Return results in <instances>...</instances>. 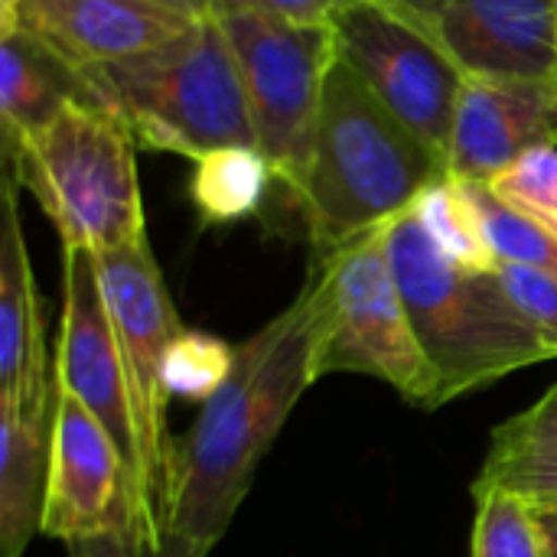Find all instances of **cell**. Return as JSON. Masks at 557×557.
<instances>
[{
  "mask_svg": "<svg viewBox=\"0 0 557 557\" xmlns=\"http://www.w3.org/2000/svg\"><path fill=\"white\" fill-rule=\"evenodd\" d=\"M313 375V300L307 284L294 304L235 346L222 388L176 441L170 525L212 552L245 503L255 473Z\"/></svg>",
  "mask_w": 557,
  "mask_h": 557,
  "instance_id": "6da1fadb",
  "label": "cell"
},
{
  "mask_svg": "<svg viewBox=\"0 0 557 557\" xmlns=\"http://www.w3.org/2000/svg\"><path fill=\"white\" fill-rule=\"evenodd\" d=\"M447 176L431 153L339 59L330 72L307 163L287 186L317 251L392 225Z\"/></svg>",
  "mask_w": 557,
  "mask_h": 557,
  "instance_id": "7a4b0ae2",
  "label": "cell"
},
{
  "mask_svg": "<svg viewBox=\"0 0 557 557\" xmlns=\"http://www.w3.org/2000/svg\"><path fill=\"white\" fill-rule=\"evenodd\" d=\"M388 258L414 336L434 372L431 408L499 382L516 369L557 359L516 310L496 271L476 274L450 261L431 242L414 209L388 225Z\"/></svg>",
  "mask_w": 557,
  "mask_h": 557,
  "instance_id": "3957f363",
  "label": "cell"
},
{
  "mask_svg": "<svg viewBox=\"0 0 557 557\" xmlns=\"http://www.w3.org/2000/svg\"><path fill=\"white\" fill-rule=\"evenodd\" d=\"M85 82L137 147L189 160L222 147H258L242 75L215 16L150 52L88 69Z\"/></svg>",
  "mask_w": 557,
  "mask_h": 557,
  "instance_id": "277c9868",
  "label": "cell"
},
{
  "mask_svg": "<svg viewBox=\"0 0 557 557\" xmlns=\"http://www.w3.org/2000/svg\"><path fill=\"white\" fill-rule=\"evenodd\" d=\"M3 170L33 193L62 248L101 255L147 235L137 180V140L98 101H69Z\"/></svg>",
  "mask_w": 557,
  "mask_h": 557,
  "instance_id": "5b68a950",
  "label": "cell"
},
{
  "mask_svg": "<svg viewBox=\"0 0 557 557\" xmlns=\"http://www.w3.org/2000/svg\"><path fill=\"white\" fill-rule=\"evenodd\" d=\"M101 297L108 304L124 385H127V408L134 428V460H131V509L134 529L144 548H157L166 525H170V503H173V460L176 441L170 437L166 408V356L173 343L186 333L170 290L163 284L160 264L153 248L144 238L91 255Z\"/></svg>",
  "mask_w": 557,
  "mask_h": 557,
  "instance_id": "8992f818",
  "label": "cell"
},
{
  "mask_svg": "<svg viewBox=\"0 0 557 557\" xmlns=\"http://www.w3.org/2000/svg\"><path fill=\"white\" fill-rule=\"evenodd\" d=\"M304 284L313 300L317 382L352 372L392 385L418 408L434 405V372L388 258V225L333 251H317Z\"/></svg>",
  "mask_w": 557,
  "mask_h": 557,
  "instance_id": "52a82bcc",
  "label": "cell"
},
{
  "mask_svg": "<svg viewBox=\"0 0 557 557\" xmlns=\"http://www.w3.org/2000/svg\"><path fill=\"white\" fill-rule=\"evenodd\" d=\"M235 55L258 150L290 186L313 140L326 82L339 62L333 26H290L261 13L212 10Z\"/></svg>",
  "mask_w": 557,
  "mask_h": 557,
  "instance_id": "ba28073f",
  "label": "cell"
},
{
  "mask_svg": "<svg viewBox=\"0 0 557 557\" xmlns=\"http://www.w3.org/2000/svg\"><path fill=\"white\" fill-rule=\"evenodd\" d=\"M333 29L339 59L444 163L463 72L398 10L352 0Z\"/></svg>",
  "mask_w": 557,
  "mask_h": 557,
  "instance_id": "9c48e42d",
  "label": "cell"
},
{
  "mask_svg": "<svg viewBox=\"0 0 557 557\" xmlns=\"http://www.w3.org/2000/svg\"><path fill=\"white\" fill-rule=\"evenodd\" d=\"M476 78H557V0H434L408 10Z\"/></svg>",
  "mask_w": 557,
  "mask_h": 557,
  "instance_id": "30bf717a",
  "label": "cell"
},
{
  "mask_svg": "<svg viewBox=\"0 0 557 557\" xmlns=\"http://www.w3.org/2000/svg\"><path fill=\"white\" fill-rule=\"evenodd\" d=\"M121 525H134L127 460L101 421L59 392L42 535L69 545Z\"/></svg>",
  "mask_w": 557,
  "mask_h": 557,
  "instance_id": "8fae6325",
  "label": "cell"
},
{
  "mask_svg": "<svg viewBox=\"0 0 557 557\" xmlns=\"http://www.w3.org/2000/svg\"><path fill=\"white\" fill-rule=\"evenodd\" d=\"M55 379L62 395L75 398L101 421L131 470L134 428L117 333L98 287L95 258L75 248H62V323L55 343Z\"/></svg>",
  "mask_w": 557,
  "mask_h": 557,
  "instance_id": "7c38bea8",
  "label": "cell"
},
{
  "mask_svg": "<svg viewBox=\"0 0 557 557\" xmlns=\"http://www.w3.org/2000/svg\"><path fill=\"white\" fill-rule=\"evenodd\" d=\"M557 144V78L463 75L444 170L463 183H490L535 147Z\"/></svg>",
  "mask_w": 557,
  "mask_h": 557,
  "instance_id": "4fadbf2b",
  "label": "cell"
},
{
  "mask_svg": "<svg viewBox=\"0 0 557 557\" xmlns=\"http://www.w3.org/2000/svg\"><path fill=\"white\" fill-rule=\"evenodd\" d=\"M196 20L147 0H20L16 26L75 72L150 52Z\"/></svg>",
  "mask_w": 557,
  "mask_h": 557,
  "instance_id": "5bb4252c",
  "label": "cell"
},
{
  "mask_svg": "<svg viewBox=\"0 0 557 557\" xmlns=\"http://www.w3.org/2000/svg\"><path fill=\"white\" fill-rule=\"evenodd\" d=\"M0 405H33L55 385L42 304L20 215V183L3 170L0 189Z\"/></svg>",
  "mask_w": 557,
  "mask_h": 557,
  "instance_id": "9a60e30c",
  "label": "cell"
},
{
  "mask_svg": "<svg viewBox=\"0 0 557 557\" xmlns=\"http://www.w3.org/2000/svg\"><path fill=\"white\" fill-rule=\"evenodd\" d=\"M55 385L33 405H0V555L23 557L42 532L52 434H55Z\"/></svg>",
  "mask_w": 557,
  "mask_h": 557,
  "instance_id": "2e32d148",
  "label": "cell"
},
{
  "mask_svg": "<svg viewBox=\"0 0 557 557\" xmlns=\"http://www.w3.org/2000/svg\"><path fill=\"white\" fill-rule=\"evenodd\" d=\"M69 101H95L82 72L69 69L23 29L0 33V153L10 160Z\"/></svg>",
  "mask_w": 557,
  "mask_h": 557,
  "instance_id": "e0dca14e",
  "label": "cell"
},
{
  "mask_svg": "<svg viewBox=\"0 0 557 557\" xmlns=\"http://www.w3.org/2000/svg\"><path fill=\"white\" fill-rule=\"evenodd\" d=\"M473 490H503L535 509L557 506V385L493 431Z\"/></svg>",
  "mask_w": 557,
  "mask_h": 557,
  "instance_id": "ac0fdd59",
  "label": "cell"
},
{
  "mask_svg": "<svg viewBox=\"0 0 557 557\" xmlns=\"http://www.w3.org/2000/svg\"><path fill=\"white\" fill-rule=\"evenodd\" d=\"M193 163L189 196L212 225L255 215L264 206L271 183H277L274 166L258 147H222Z\"/></svg>",
  "mask_w": 557,
  "mask_h": 557,
  "instance_id": "d6986e66",
  "label": "cell"
},
{
  "mask_svg": "<svg viewBox=\"0 0 557 557\" xmlns=\"http://www.w3.org/2000/svg\"><path fill=\"white\" fill-rule=\"evenodd\" d=\"M414 212L431 235V242L460 268L476 274H493L499 268L496 255L490 251V242L483 235V222L476 212V202L470 196V186L454 176H441L424 196L414 202Z\"/></svg>",
  "mask_w": 557,
  "mask_h": 557,
  "instance_id": "ffe728a7",
  "label": "cell"
},
{
  "mask_svg": "<svg viewBox=\"0 0 557 557\" xmlns=\"http://www.w3.org/2000/svg\"><path fill=\"white\" fill-rule=\"evenodd\" d=\"M470 196L476 202L483 235L490 242V251L499 264H522V268H542L557 274V235L539 225L535 219L522 215L509 202H503L486 183H467Z\"/></svg>",
  "mask_w": 557,
  "mask_h": 557,
  "instance_id": "44dd1931",
  "label": "cell"
},
{
  "mask_svg": "<svg viewBox=\"0 0 557 557\" xmlns=\"http://www.w3.org/2000/svg\"><path fill=\"white\" fill-rule=\"evenodd\" d=\"M473 557H548L539 509L503 490H473Z\"/></svg>",
  "mask_w": 557,
  "mask_h": 557,
  "instance_id": "7402d4cb",
  "label": "cell"
},
{
  "mask_svg": "<svg viewBox=\"0 0 557 557\" xmlns=\"http://www.w3.org/2000/svg\"><path fill=\"white\" fill-rule=\"evenodd\" d=\"M503 202L557 235V144L535 147L486 183Z\"/></svg>",
  "mask_w": 557,
  "mask_h": 557,
  "instance_id": "603a6c76",
  "label": "cell"
},
{
  "mask_svg": "<svg viewBox=\"0 0 557 557\" xmlns=\"http://www.w3.org/2000/svg\"><path fill=\"white\" fill-rule=\"evenodd\" d=\"M235 366V349L206 333H183L166 356V388L189 401L206 405Z\"/></svg>",
  "mask_w": 557,
  "mask_h": 557,
  "instance_id": "cb8c5ba5",
  "label": "cell"
},
{
  "mask_svg": "<svg viewBox=\"0 0 557 557\" xmlns=\"http://www.w3.org/2000/svg\"><path fill=\"white\" fill-rule=\"evenodd\" d=\"M496 277L516 310L535 326V333L555 349L557 356V274L542 268L499 264Z\"/></svg>",
  "mask_w": 557,
  "mask_h": 557,
  "instance_id": "d4e9b609",
  "label": "cell"
},
{
  "mask_svg": "<svg viewBox=\"0 0 557 557\" xmlns=\"http://www.w3.org/2000/svg\"><path fill=\"white\" fill-rule=\"evenodd\" d=\"M352 0H215L212 10L261 13L290 26H333Z\"/></svg>",
  "mask_w": 557,
  "mask_h": 557,
  "instance_id": "484cf974",
  "label": "cell"
},
{
  "mask_svg": "<svg viewBox=\"0 0 557 557\" xmlns=\"http://www.w3.org/2000/svg\"><path fill=\"white\" fill-rule=\"evenodd\" d=\"M69 557H144V542L134 525H121L108 535L69 542Z\"/></svg>",
  "mask_w": 557,
  "mask_h": 557,
  "instance_id": "4316f807",
  "label": "cell"
},
{
  "mask_svg": "<svg viewBox=\"0 0 557 557\" xmlns=\"http://www.w3.org/2000/svg\"><path fill=\"white\" fill-rule=\"evenodd\" d=\"M144 557H209V552L199 548L196 542H189L186 535L166 529L157 548H144Z\"/></svg>",
  "mask_w": 557,
  "mask_h": 557,
  "instance_id": "83f0119b",
  "label": "cell"
},
{
  "mask_svg": "<svg viewBox=\"0 0 557 557\" xmlns=\"http://www.w3.org/2000/svg\"><path fill=\"white\" fill-rule=\"evenodd\" d=\"M147 3H157L163 10H173V13L189 16V20H206V16H212L215 0H147Z\"/></svg>",
  "mask_w": 557,
  "mask_h": 557,
  "instance_id": "f1b7e54d",
  "label": "cell"
},
{
  "mask_svg": "<svg viewBox=\"0 0 557 557\" xmlns=\"http://www.w3.org/2000/svg\"><path fill=\"white\" fill-rule=\"evenodd\" d=\"M539 522H542V532L548 542V557H557V506L539 509Z\"/></svg>",
  "mask_w": 557,
  "mask_h": 557,
  "instance_id": "f546056e",
  "label": "cell"
},
{
  "mask_svg": "<svg viewBox=\"0 0 557 557\" xmlns=\"http://www.w3.org/2000/svg\"><path fill=\"white\" fill-rule=\"evenodd\" d=\"M366 3H375V7H385V10H398V13H408V10L428 7V3H434V0H366Z\"/></svg>",
  "mask_w": 557,
  "mask_h": 557,
  "instance_id": "4dcf8cb0",
  "label": "cell"
},
{
  "mask_svg": "<svg viewBox=\"0 0 557 557\" xmlns=\"http://www.w3.org/2000/svg\"><path fill=\"white\" fill-rule=\"evenodd\" d=\"M16 7L20 0H0V33H10L16 26Z\"/></svg>",
  "mask_w": 557,
  "mask_h": 557,
  "instance_id": "1f68e13d",
  "label": "cell"
}]
</instances>
